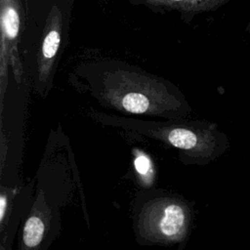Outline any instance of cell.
<instances>
[{
    "mask_svg": "<svg viewBox=\"0 0 250 250\" xmlns=\"http://www.w3.org/2000/svg\"><path fill=\"white\" fill-rule=\"evenodd\" d=\"M79 73L93 96L109 108L169 119L184 118L190 110L179 89L134 66H83Z\"/></svg>",
    "mask_w": 250,
    "mask_h": 250,
    "instance_id": "6da1fadb",
    "label": "cell"
},
{
    "mask_svg": "<svg viewBox=\"0 0 250 250\" xmlns=\"http://www.w3.org/2000/svg\"><path fill=\"white\" fill-rule=\"evenodd\" d=\"M109 124L132 129L145 136L162 141L181 150V156L195 164L205 165L223 155L229 147L227 135L217 125L205 121L187 122L172 119L168 122L144 121L98 114Z\"/></svg>",
    "mask_w": 250,
    "mask_h": 250,
    "instance_id": "7a4b0ae2",
    "label": "cell"
},
{
    "mask_svg": "<svg viewBox=\"0 0 250 250\" xmlns=\"http://www.w3.org/2000/svg\"><path fill=\"white\" fill-rule=\"evenodd\" d=\"M245 31L250 34V20H249V21H248V23H247V25L245 27Z\"/></svg>",
    "mask_w": 250,
    "mask_h": 250,
    "instance_id": "30bf717a",
    "label": "cell"
},
{
    "mask_svg": "<svg viewBox=\"0 0 250 250\" xmlns=\"http://www.w3.org/2000/svg\"><path fill=\"white\" fill-rule=\"evenodd\" d=\"M45 226L40 216L32 215L25 222L22 233L23 247L27 249L36 248L44 236Z\"/></svg>",
    "mask_w": 250,
    "mask_h": 250,
    "instance_id": "52a82bcc",
    "label": "cell"
},
{
    "mask_svg": "<svg viewBox=\"0 0 250 250\" xmlns=\"http://www.w3.org/2000/svg\"><path fill=\"white\" fill-rule=\"evenodd\" d=\"M6 204H7V198L4 194L1 195L0 197V221L2 222L4 219V214L6 210Z\"/></svg>",
    "mask_w": 250,
    "mask_h": 250,
    "instance_id": "9c48e42d",
    "label": "cell"
},
{
    "mask_svg": "<svg viewBox=\"0 0 250 250\" xmlns=\"http://www.w3.org/2000/svg\"><path fill=\"white\" fill-rule=\"evenodd\" d=\"M151 9L177 11L187 16L213 12L231 0H134Z\"/></svg>",
    "mask_w": 250,
    "mask_h": 250,
    "instance_id": "8992f818",
    "label": "cell"
},
{
    "mask_svg": "<svg viewBox=\"0 0 250 250\" xmlns=\"http://www.w3.org/2000/svg\"><path fill=\"white\" fill-rule=\"evenodd\" d=\"M191 213L187 203L175 198H158L145 206L140 216V232L156 243H172L188 234Z\"/></svg>",
    "mask_w": 250,
    "mask_h": 250,
    "instance_id": "3957f363",
    "label": "cell"
},
{
    "mask_svg": "<svg viewBox=\"0 0 250 250\" xmlns=\"http://www.w3.org/2000/svg\"><path fill=\"white\" fill-rule=\"evenodd\" d=\"M134 166L137 173L144 181H146V184H148V181L152 180L154 174L153 166L150 158L146 153L143 151H137L134 159Z\"/></svg>",
    "mask_w": 250,
    "mask_h": 250,
    "instance_id": "ba28073f",
    "label": "cell"
},
{
    "mask_svg": "<svg viewBox=\"0 0 250 250\" xmlns=\"http://www.w3.org/2000/svg\"><path fill=\"white\" fill-rule=\"evenodd\" d=\"M24 21V14L20 0H0V27H1V73L5 75V68L10 62L19 77L20 60L19 43Z\"/></svg>",
    "mask_w": 250,
    "mask_h": 250,
    "instance_id": "5b68a950",
    "label": "cell"
},
{
    "mask_svg": "<svg viewBox=\"0 0 250 250\" xmlns=\"http://www.w3.org/2000/svg\"><path fill=\"white\" fill-rule=\"evenodd\" d=\"M62 38V14L58 5H53L48 13L36 56V66L31 73L40 93L48 92L52 86L57 58Z\"/></svg>",
    "mask_w": 250,
    "mask_h": 250,
    "instance_id": "277c9868",
    "label": "cell"
}]
</instances>
